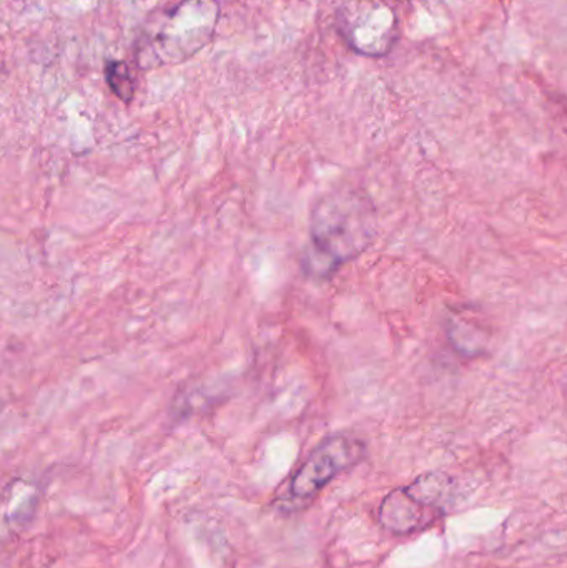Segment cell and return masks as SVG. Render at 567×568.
Instances as JSON below:
<instances>
[{"instance_id": "1", "label": "cell", "mask_w": 567, "mask_h": 568, "mask_svg": "<svg viewBox=\"0 0 567 568\" xmlns=\"http://www.w3.org/2000/svg\"><path fill=\"white\" fill-rule=\"evenodd\" d=\"M378 233L372 202L355 190H336L313 206L310 220V272L328 276L362 255Z\"/></svg>"}, {"instance_id": "2", "label": "cell", "mask_w": 567, "mask_h": 568, "mask_svg": "<svg viewBox=\"0 0 567 568\" xmlns=\"http://www.w3.org/2000/svg\"><path fill=\"white\" fill-rule=\"evenodd\" d=\"M219 19V0H182L155 13L136 40V63L155 69L186 62L212 42Z\"/></svg>"}, {"instance_id": "3", "label": "cell", "mask_w": 567, "mask_h": 568, "mask_svg": "<svg viewBox=\"0 0 567 568\" xmlns=\"http://www.w3.org/2000/svg\"><path fill=\"white\" fill-rule=\"evenodd\" d=\"M459 483L445 473L423 474L409 486L393 489L379 504L383 529L395 536L422 532L448 516L459 497Z\"/></svg>"}, {"instance_id": "4", "label": "cell", "mask_w": 567, "mask_h": 568, "mask_svg": "<svg viewBox=\"0 0 567 568\" xmlns=\"http://www.w3.org/2000/svg\"><path fill=\"white\" fill-rule=\"evenodd\" d=\"M365 456L366 444L352 434L340 433L325 437L293 474L279 506L285 513L308 506L333 479L362 463Z\"/></svg>"}, {"instance_id": "5", "label": "cell", "mask_w": 567, "mask_h": 568, "mask_svg": "<svg viewBox=\"0 0 567 568\" xmlns=\"http://www.w3.org/2000/svg\"><path fill=\"white\" fill-rule=\"evenodd\" d=\"M336 29L360 55H388L398 40V16L385 0H346L336 12Z\"/></svg>"}, {"instance_id": "6", "label": "cell", "mask_w": 567, "mask_h": 568, "mask_svg": "<svg viewBox=\"0 0 567 568\" xmlns=\"http://www.w3.org/2000/svg\"><path fill=\"white\" fill-rule=\"evenodd\" d=\"M105 79L110 90L122 102H132L135 97L136 80L129 63L122 62V60H110L105 65Z\"/></svg>"}]
</instances>
